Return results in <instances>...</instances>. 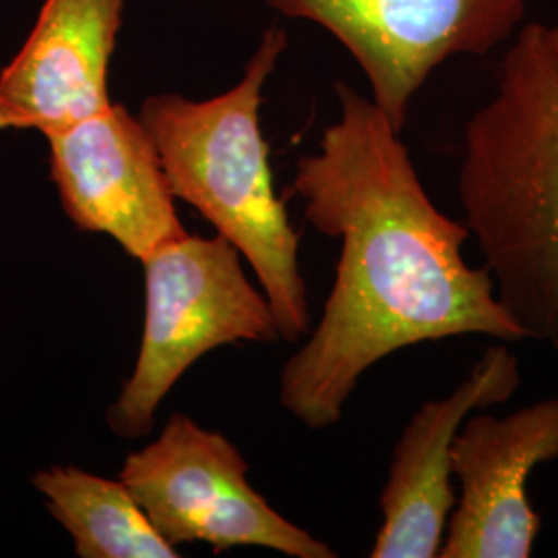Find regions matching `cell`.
Masks as SVG:
<instances>
[{
	"instance_id": "1",
	"label": "cell",
	"mask_w": 558,
	"mask_h": 558,
	"mask_svg": "<svg viewBox=\"0 0 558 558\" xmlns=\"http://www.w3.org/2000/svg\"><path fill=\"white\" fill-rule=\"evenodd\" d=\"M336 96L339 119L292 182L304 220L341 242L319 323L279 379L281 405L313 430L338 424L364 373L403 348L527 339L488 269L463 257L468 226L430 199L398 129L348 83Z\"/></svg>"
},
{
	"instance_id": "2",
	"label": "cell",
	"mask_w": 558,
	"mask_h": 558,
	"mask_svg": "<svg viewBox=\"0 0 558 558\" xmlns=\"http://www.w3.org/2000/svg\"><path fill=\"white\" fill-rule=\"evenodd\" d=\"M458 197L505 311L558 356V54L521 25L463 129Z\"/></svg>"
},
{
	"instance_id": "3",
	"label": "cell",
	"mask_w": 558,
	"mask_h": 558,
	"mask_svg": "<svg viewBox=\"0 0 558 558\" xmlns=\"http://www.w3.org/2000/svg\"><path fill=\"white\" fill-rule=\"evenodd\" d=\"M286 48V32L269 27L234 87L209 100L149 96L141 104L140 120L174 197L195 207L236 246L259 278L279 339L299 341L311 325L300 236L276 195L260 129L263 89Z\"/></svg>"
},
{
	"instance_id": "4",
	"label": "cell",
	"mask_w": 558,
	"mask_h": 558,
	"mask_svg": "<svg viewBox=\"0 0 558 558\" xmlns=\"http://www.w3.org/2000/svg\"><path fill=\"white\" fill-rule=\"evenodd\" d=\"M141 263L145 325L140 356L106 418L124 439L154 430L163 398L207 352L239 341L279 339L269 302L246 278L236 246L220 234L203 239L186 232Z\"/></svg>"
},
{
	"instance_id": "5",
	"label": "cell",
	"mask_w": 558,
	"mask_h": 558,
	"mask_svg": "<svg viewBox=\"0 0 558 558\" xmlns=\"http://www.w3.org/2000/svg\"><path fill=\"white\" fill-rule=\"evenodd\" d=\"M246 474L248 463L221 433L174 414L158 439L124 459L119 480L174 546L207 542L216 553L259 546L294 558L338 557L279 515Z\"/></svg>"
},
{
	"instance_id": "6",
	"label": "cell",
	"mask_w": 558,
	"mask_h": 558,
	"mask_svg": "<svg viewBox=\"0 0 558 558\" xmlns=\"http://www.w3.org/2000/svg\"><path fill=\"white\" fill-rule=\"evenodd\" d=\"M323 27L356 60L380 112L405 126L410 104L445 60L513 40L530 0H260Z\"/></svg>"
},
{
	"instance_id": "7",
	"label": "cell",
	"mask_w": 558,
	"mask_h": 558,
	"mask_svg": "<svg viewBox=\"0 0 558 558\" xmlns=\"http://www.w3.org/2000/svg\"><path fill=\"white\" fill-rule=\"evenodd\" d=\"M46 140L62 209L81 232L106 234L140 260L186 234L158 149L129 108L112 104Z\"/></svg>"
},
{
	"instance_id": "8",
	"label": "cell",
	"mask_w": 558,
	"mask_h": 558,
	"mask_svg": "<svg viewBox=\"0 0 558 558\" xmlns=\"http://www.w3.org/2000/svg\"><path fill=\"white\" fill-rule=\"evenodd\" d=\"M558 461V396L507 416L474 412L451 449L461 493L447 523L440 558H527L542 527L527 480Z\"/></svg>"
},
{
	"instance_id": "9",
	"label": "cell",
	"mask_w": 558,
	"mask_h": 558,
	"mask_svg": "<svg viewBox=\"0 0 558 558\" xmlns=\"http://www.w3.org/2000/svg\"><path fill=\"white\" fill-rule=\"evenodd\" d=\"M521 385L518 354L507 341L490 345L447 398L424 401L396 442L380 493L383 523L373 558H435L458 495L451 449L474 412L500 405Z\"/></svg>"
},
{
	"instance_id": "10",
	"label": "cell",
	"mask_w": 558,
	"mask_h": 558,
	"mask_svg": "<svg viewBox=\"0 0 558 558\" xmlns=\"http://www.w3.org/2000/svg\"><path fill=\"white\" fill-rule=\"evenodd\" d=\"M126 0H44L0 73V131H66L110 108V64Z\"/></svg>"
},
{
	"instance_id": "11",
	"label": "cell",
	"mask_w": 558,
	"mask_h": 558,
	"mask_svg": "<svg viewBox=\"0 0 558 558\" xmlns=\"http://www.w3.org/2000/svg\"><path fill=\"white\" fill-rule=\"evenodd\" d=\"M50 515L69 532L81 558H177L131 490L117 480L75 465H52L34 476Z\"/></svg>"
},
{
	"instance_id": "12",
	"label": "cell",
	"mask_w": 558,
	"mask_h": 558,
	"mask_svg": "<svg viewBox=\"0 0 558 558\" xmlns=\"http://www.w3.org/2000/svg\"><path fill=\"white\" fill-rule=\"evenodd\" d=\"M550 41H553V48L558 54V25L557 27H550Z\"/></svg>"
}]
</instances>
